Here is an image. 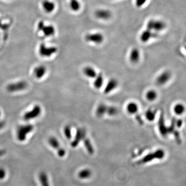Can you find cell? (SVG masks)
Instances as JSON below:
<instances>
[{"label":"cell","instance_id":"6da1fadb","mask_svg":"<svg viewBox=\"0 0 186 186\" xmlns=\"http://www.w3.org/2000/svg\"><path fill=\"white\" fill-rule=\"evenodd\" d=\"M34 130V126L31 124L22 125L18 127L17 129L16 135L18 141L24 142L27 138V135Z\"/></svg>","mask_w":186,"mask_h":186},{"label":"cell","instance_id":"7a4b0ae2","mask_svg":"<svg viewBox=\"0 0 186 186\" xmlns=\"http://www.w3.org/2000/svg\"><path fill=\"white\" fill-rule=\"evenodd\" d=\"M166 24L163 21L157 19H150L146 24V29L158 33L166 29Z\"/></svg>","mask_w":186,"mask_h":186},{"label":"cell","instance_id":"3957f363","mask_svg":"<svg viewBox=\"0 0 186 186\" xmlns=\"http://www.w3.org/2000/svg\"><path fill=\"white\" fill-rule=\"evenodd\" d=\"M38 33H41L45 37H49L54 36L55 34V29L53 25H45L44 23L41 22L38 25Z\"/></svg>","mask_w":186,"mask_h":186},{"label":"cell","instance_id":"277c9868","mask_svg":"<svg viewBox=\"0 0 186 186\" xmlns=\"http://www.w3.org/2000/svg\"><path fill=\"white\" fill-rule=\"evenodd\" d=\"M164 156H165V152H164V150L159 149L156 150L154 152L148 154V155L145 156L143 159L139 161L138 163L140 164H145L148 162L151 161L152 160L154 159H161L164 157Z\"/></svg>","mask_w":186,"mask_h":186},{"label":"cell","instance_id":"5b68a950","mask_svg":"<svg viewBox=\"0 0 186 186\" xmlns=\"http://www.w3.org/2000/svg\"><path fill=\"white\" fill-rule=\"evenodd\" d=\"M42 112V109L40 105H34V107L32 110L27 111L23 115V119L26 121H29L32 119L37 118L40 116Z\"/></svg>","mask_w":186,"mask_h":186},{"label":"cell","instance_id":"8992f818","mask_svg":"<svg viewBox=\"0 0 186 186\" xmlns=\"http://www.w3.org/2000/svg\"><path fill=\"white\" fill-rule=\"evenodd\" d=\"M27 82L25 81H20L11 83L7 85L6 90L9 93H15L23 91L27 88Z\"/></svg>","mask_w":186,"mask_h":186},{"label":"cell","instance_id":"52a82bcc","mask_svg":"<svg viewBox=\"0 0 186 186\" xmlns=\"http://www.w3.org/2000/svg\"><path fill=\"white\" fill-rule=\"evenodd\" d=\"M85 41L88 43H92L96 45H100L104 41V36L101 33H91L85 36Z\"/></svg>","mask_w":186,"mask_h":186},{"label":"cell","instance_id":"ba28073f","mask_svg":"<svg viewBox=\"0 0 186 186\" xmlns=\"http://www.w3.org/2000/svg\"><path fill=\"white\" fill-rule=\"evenodd\" d=\"M57 50L55 47H48L44 44H41L39 47V53L42 57L49 58L55 54Z\"/></svg>","mask_w":186,"mask_h":186},{"label":"cell","instance_id":"9c48e42d","mask_svg":"<svg viewBox=\"0 0 186 186\" xmlns=\"http://www.w3.org/2000/svg\"><path fill=\"white\" fill-rule=\"evenodd\" d=\"M95 15L99 19L107 20L112 17V13L108 9H99L97 10L95 13Z\"/></svg>","mask_w":186,"mask_h":186},{"label":"cell","instance_id":"30bf717a","mask_svg":"<svg viewBox=\"0 0 186 186\" xmlns=\"http://www.w3.org/2000/svg\"><path fill=\"white\" fill-rule=\"evenodd\" d=\"M86 135V131L84 129H78L77 130L74 141L72 142V147H76L80 142L82 141L83 137Z\"/></svg>","mask_w":186,"mask_h":186},{"label":"cell","instance_id":"8fae6325","mask_svg":"<svg viewBox=\"0 0 186 186\" xmlns=\"http://www.w3.org/2000/svg\"><path fill=\"white\" fill-rule=\"evenodd\" d=\"M171 78V74L168 71H164L156 79V83L158 85H164L167 83Z\"/></svg>","mask_w":186,"mask_h":186},{"label":"cell","instance_id":"7c38bea8","mask_svg":"<svg viewBox=\"0 0 186 186\" xmlns=\"http://www.w3.org/2000/svg\"><path fill=\"white\" fill-rule=\"evenodd\" d=\"M157 35V33L146 29L142 32L140 36V39L142 43H147L152 38L156 37Z\"/></svg>","mask_w":186,"mask_h":186},{"label":"cell","instance_id":"4fadbf2b","mask_svg":"<svg viewBox=\"0 0 186 186\" xmlns=\"http://www.w3.org/2000/svg\"><path fill=\"white\" fill-rule=\"evenodd\" d=\"M158 129H159L160 133L162 137H167V135H168V127H166L165 124L163 114H161L159 117V121H158Z\"/></svg>","mask_w":186,"mask_h":186},{"label":"cell","instance_id":"5bb4252c","mask_svg":"<svg viewBox=\"0 0 186 186\" xmlns=\"http://www.w3.org/2000/svg\"><path fill=\"white\" fill-rule=\"evenodd\" d=\"M119 85V82L114 78L111 79L105 85L103 90L105 94H109L110 93L117 88Z\"/></svg>","mask_w":186,"mask_h":186},{"label":"cell","instance_id":"9a60e30c","mask_svg":"<svg viewBox=\"0 0 186 186\" xmlns=\"http://www.w3.org/2000/svg\"><path fill=\"white\" fill-rule=\"evenodd\" d=\"M41 4L43 10L48 14L52 13L55 9V4L50 0H44Z\"/></svg>","mask_w":186,"mask_h":186},{"label":"cell","instance_id":"2e32d148","mask_svg":"<svg viewBox=\"0 0 186 186\" xmlns=\"http://www.w3.org/2000/svg\"><path fill=\"white\" fill-rule=\"evenodd\" d=\"M140 52L137 48H133L130 52L129 60L132 64H137L140 60Z\"/></svg>","mask_w":186,"mask_h":186},{"label":"cell","instance_id":"e0dca14e","mask_svg":"<svg viewBox=\"0 0 186 186\" xmlns=\"http://www.w3.org/2000/svg\"><path fill=\"white\" fill-rule=\"evenodd\" d=\"M47 72V68L44 65H39L34 68L33 73L34 76L38 79L43 78Z\"/></svg>","mask_w":186,"mask_h":186},{"label":"cell","instance_id":"ac0fdd59","mask_svg":"<svg viewBox=\"0 0 186 186\" xmlns=\"http://www.w3.org/2000/svg\"><path fill=\"white\" fill-rule=\"evenodd\" d=\"M83 74L85 76L89 78L94 79L97 76L98 73L97 72L96 70L94 68L91 66H86L84 68L83 70Z\"/></svg>","mask_w":186,"mask_h":186},{"label":"cell","instance_id":"d6986e66","mask_svg":"<svg viewBox=\"0 0 186 186\" xmlns=\"http://www.w3.org/2000/svg\"><path fill=\"white\" fill-rule=\"evenodd\" d=\"M126 110L130 114H136L139 111V106L135 102H130L126 105Z\"/></svg>","mask_w":186,"mask_h":186},{"label":"cell","instance_id":"ffe728a7","mask_svg":"<svg viewBox=\"0 0 186 186\" xmlns=\"http://www.w3.org/2000/svg\"><path fill=\"white\" fill-rule=\"evenodd\" d=\"M108 106L105 105L103 103H101L99 105L96 110V115L98 117L101 118L103 117L107 113V110Z\"/></svg>","mask_w":186,"mask_h":186},{"label":"cell","instance_id":"44dd1931","mask_svg":"<svg viewBox=\"0 0 186 186\" xmlns=\"http://www.w3.org/2000/svg\"><path fill=\"white\" fill-rule=\"evenodd\" d=\"M103 81H104V79H103L102 74L101 73L98 74L97 76L94 79V81L93 82V85L94 88L96 89L101 88L103 85Z\"/></svg>","mask_w":186,"mask_h":186},{"label":"cell","instance_id":"7402d4cb","mask_svg":"<svg viewBox=\"0 0 186 186\" xmlns=\"http://www.w3.org/2000/svg\"><path fill=\"white\" fill-rule=\"evenodd\" d=\"M70 9L74 12H78L81 9V3L79 0H69Z\"/></svg>","mask_w":186,"mask_h":186},{"label":"cell","instance_id":"603a6c76","mask_svg":"<svg viewBox=\"0 0 186 186\" xmlns=\"http://www.w3.org/2000/svg\"><path fill=\"white\" fill-rule=\"evenodd\" d=\"M82 141L83 142L85 148L86 149V150H88V153L92 155L94 152V148L92 146L91 142L89 139H88V138H86V135L83 137Z\"/></svg>","mask_w":186,"mask_h":186},{"label":"cell","instance_id":"cb8c5ba5","mask_svg":"<svg viewBox=\"0 0 186 186\" xmlns=\"http://www.w3.org/2000/svg\"><path fill=\"white\" fill-rule=\"evenodd\" d=\"M157 111L156 110H152V109H148L146 111L145 113V117L147 121H154L156 117Z\"/></svg>","mask_w":186,"mask_h":186},{"label":"cell","instance_id":"d4e9b609","mask_svg":"<svg viewBox=\"0 0 186 186\" xmlns=\"http://www.w3.org/2000/svg\"><path fill=\"white\" fill-rule=\"evenodd\" d=\"M48 143L52 148H54L56 150H58L61 148L60 143L58 141V140L56 139L55 137H51L49 138V139H48Z\"/></svg>","mask_w":186,"mask_h":186},{"label":"cell","instance_id":"484cf974","mask_svg":"<svg viewBox=\"0 0 186 186\" xmlns=\"http://www.w3.org/2000/svg\"><path fill=\"white\" fill-rule=\"evenodd\" d=\"M145 97L146 98L148 101L152 102L155 101L157 99L158 94L155 90H150L146 93Z\"/></svg>","mask_w":186,"mask_h":186},{"label":"cell","instance_id":"4316f807","mask_svg":"<svg viewBox=\"0 0 186 186\" xmlns=\"http://www.w3.org/2000/svg\"><path fill=\"white\" fill-rule=\"evenodd\" d=\"M186 108L185 105L182 103H177L174 106V111L176 114L180 115L184 114Z\"/></svg>","mask_w":186,"mask_h":186},{"label":"cell","instance_id":"83f0119b","mask_svg":"<svg viewBox=\"0 0 186 186\" xmlns=\"http://www.w3.org/2000/svg\"><path fill=\"white\" fill-rule=\"evenodd\" d=\"M39 180L42 186H49L47 175L44 172H41L39 174Z\"/></svg>","mask_w":186,"mask_h":186},{"label":"cell","instance_id":"f1b7e54d","mask_svg":"<svg viewBox=\"0 0 186 186\" xmlns=\"http://www.w3.org/2000/svg\"><path fill=\"white\" fill-rule=\"evenodd\" d=\"M118 110L114 106H108L107 110V114L110 117H113L117 114Z\"/></svg>","mask_w":186,"mask_h":186},{"label":"cell","instance_id":"f546056e","mask_svg":"<svg viewBox=\"0 0 186 186\" xmlns=\"http://www.w3.org/2000/svg\"><path fill=\"white\" fill-rule=\"evenodd\" d=\"M91 175V172L88 169H84L81 171L79 174V176L81 179H86Z\"/></svg>","mask_w":186,"mask_h":186},{"label":"cell","instance_id":"4dcf8cb0","mask_svg":"<svg viewBox=\"0 0 186 186\" xmlns=\"http://www.w3.org/2000/svg\"><path fill=\"white\" fill-rule=\"evenodd\" d=\"M64 134L65 135V137L68 139L70 140L72 138V128L70 126L67 125L65 126L64 128Z\"/></svg>","mask_w":186,"mask_h":186},{"label":"cell","instance_id":"1f68e13d","mask_svg":"<svg viewBox=\"0 0 186 186\" xmlns=\"http://www.w3.org/2000/svg\"><path fill=\"white\" fill-rule=\"evenodd\" d=\"M147 0H135V5L138 8L143 7Z\"/></svg>","mask_w":186,"mask_h":186},{"label":"cell","instance_id":"d6a6232c","mask_svg":"<svg viewBox=\"0 0 186 186\" xmlns=\"http://www.w3.org/2000/svg\"><path fill=\"white\" fill-rule=\"evenodd\" d=\"M6 175V173L4 168H0V180L4 179Z\"/></svg>","mask_w":186,"mask_h":186},{"label":"cell","instance_id":"836d02e7","mask_svg":"<svg viewBox=\"0 0 186 186\" xmlns=\"http://www.w3.org/2000/svg\"><path fill=\"white\" fill-rule=\"evenodd\" d=\"M58 151V154L60 157H63L65 156L66 154V152L64 148H60L59 150H57Z\"/></svg>","mask_w":186,"mask_h":186},{"label":"cell","instance_id":"e575fe53","mask_svg":"<svg viewBox=\"0 0 186 186\" xmlns=\"http://www.w3.org/2000/svg\"><path fill=\"white\" fill-rule=\"evenodd\" d=\"M176 127H177L178 128H180L182 126V119H178V120H176Z\"/></svg>","mask_w":186,"mask_h":186},{"label":"cell","instance_id":"d590c367","mask_svg":"<svg viewBox=\"0 0 186 186\" xmlns=\"http://www.w3.org/2000/svg\"><path fill=\"white\" fill-rule=\"evenodd\" d=\"M6 154V151L4 150H0V157H2L3 156H4Z\"/></svg>","mask_w":186,"mask_h":186},{"label":"cell","instance_id":"8d00e7d4","mask_svg":"<svg viewBox=\"0 0 186 186\" xmlns=\"http://www.w3.org/2000/svg\"><path fill=\"white\" fill-rule=\"evenodd\" d=\"M5 126V123L4 121H0V130L2 129Z\"/></svg>","mask_w":186,"mask_h":186},{"label":"cell","instance_id":"74e56055","mask_svg":"<svg viewBox=\"0 0 186 186\" xmlns=\"http://www.w3.org/2000/svg\"><path fill=\"white\" fill-rule=\"evenodd\" d=\"M1 111H0V117H1Z\"/></svg>","mask_w":186,"mask_h":186},{"label":"cell","instance_id":"f35d334b","mask_svg":"<svg viewBox=\"0 0 186 186\" xmlns=\"http://www.w3.org/2000/svg\"><path fill=\"white\" fill-rule=\"evenodd\" d=\"M185 50H186V47H185Z\"/></svg>","mask_w":186,"mask_h":186}]
</instances>
